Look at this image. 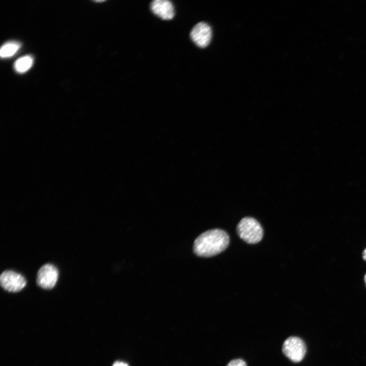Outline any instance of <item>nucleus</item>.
<instances>
[{
  "label": "nucleus",
  "mask_w": 366,
  "mask_h": 366,
  "mask_svg": "<svg viewBox=\"0 0 366 366\" xmlns=\"http://www.w3.org/2000/svg\"><path fill=\"white\" fill-rule=\"evenodd\" d=\"M307 348L304 341L299 337H290L283 343L282 352L291 361L299 362L304 358Z\"/></svg>",
  "instance_id": "obj_3"
},
{
  "label": "nucleus",
  "mask_w": 366,
  "mask_h": 366,
  "mask_svg": "<svg viewBox=\"0 0 366 366\" xmlns=\"http://www.w3.org/2000/svg\"><path fill=\"white\" fill-rule=\"evenodd\" d=\"M212 36L210 26L206 23L200 22L192 28L190 37L193 42L200 48H205L210 43Z\"/></svg>",
  "instance_id": "obj_6"
},
{
  "label": "nucleus",
  "mask_w": 366,
  "mask_h": 366,
  "mask_svg": "<svg viewBox=\"0 0 366 366\" xmlns=\"http://www.w3.org/2000/svg\"><path fill=\"white\" fill-rule=\"evenodd\" d=\"M362 256H363V259L365 260H366V249L364 250V251L363 252Z\"/></svg>",
  "instance_id": "obj_12"
},
{
  "label": "nucleus",
  "mask_w": 366,
  "mask_h": 366,
  "mask_svg": "<svg viewBox=\"0 0 366 366\" xmlns=\"http://www.w3.org/2000/svg\"><path fill=\"white\" fill-rule=\"evenodd\" d=\"M58 277L57 268L52 264H45L39 269L36 282L39 286L43 289H52L55 285Z\"/></svg>",
  "instance_id": "obj_5"
},
{
  "label": "nucleus",
  "mask_w": 366,
  "mask_h": 366,
  "mask_svg": "<svg viewBox=\"0 0 366 366\" xmlns=\"http://www.w3.org/2000/svg\"><path fill=\"white\" fill-rule=\"evenodd\" d=\"M0 283L5 290L11 292L21 291L26 285V281L21 274L13 270H7L0 276Z\"/></svg>",
  "instance_id": "obj_4"
},
{
  "label": "nucleus",
  "mask_w": 366,
  "mask_h": 366,
  "mask_svg": "<svg viewBox=\"0 0 366 366\" xmlns=\"http://www.w3.org/2000/svg\"><path fill=\"white\" fill-rule=\"evenodd\" d=\"M230 238L224 230L219 229L206 231L195 240L194 253L198 256L209 257L224 251L228 246Z\"/></svg>",
  "instance_id": "obj_1"
},
{
  "label": "nucleus",
  "mask_w": 366,
  "mask_h": 366,
  "mask_svg": "<svg viewBox=\"0 0 366 366\" xmlns=\"http://www.w3.org/2000/svg\"><path fill=\"white\" fill-rule=\"evenodd\" d=\"M227 366H247V363L241 359H234L231 360Z\"/></svg>",
  "instance_id": "obj_10"
},
{
  "label": "nucleus",
  "mask_w": 366,
  "mask_h": 366,
  "mask_svg": "<svg viewBox=\"0 0 366 366\" xmlns=\"http://www.w3.org/2000/svg\"><path fill=\"white\" fill-rule=\"evenodd\" d=\"M33 63V58L30 55L22 56L14 63V68L19 73H23L29 70Z\"/></svg>",
  "instance_id": "obj_8"
},
{
  "label": "nucleus",
  "mask_w": 366,
  "mask_h": 366,
  "mask_svg": "<svg viewBox=\"0 0 366 366\" xmlns=\"http://www.w3.org/2000/svg\"><path fill=\"white\" fill-rule=\"evenodd\" d=\"M112 366H128V365L126 363L122 361H116Z\"/></svg>",
  "instance_id": "obj_11"
},
{
  "label": "nucleus",
  "mask_w": 366,
  "mask_h": 366,
  "mask_svg": "<svg viewBox=\"0 0 366 366\" xmlns=\"http://www.w3.org/2000/svg\"><path fill=\"white\" fill-rule=\"evenodd\" d=\"M20 46V44L16 42H10L5 44L1 48V56L8 57L13 55L19 49Z\"/></svg>",
  "instance_id": "obj_9"
},
{
  "label": "nucleus",
  "mask_w": 366,
  "mask_h": 366,
  "mask_svg": "<svg viewBox=\"0 0 366 366\" xmlns=\"http://www.w3.org/2000/svg\"><path fill=\"white\" fill-rule=\"evenodd\" d=\"M236 230L239 237L250 244L258 243L263 235V230L260 223L251 217L242 219L238 224Z\"/></svg>",
  "instance_id": "obj_2"
},
{
  "label": "nucleus",
  "mask_w": 366,
  "mask_h": 366,
  "mask_svg": "<svg viewBox=\"0 0 366 366\" xmlns=\"http://www.w3.org/2000/svg\"><path fill=\"white\" fill-rule=\"evenodd\" d=\"M151 11L163 20H171L174 16L172 3L168 0H154L150 3Z\"/></svg>",
  "instance_id": "obj_7"
},
{
  "label": "nucleus",
  "mask_w": 366,
  "mask_h": 366,
  "mask_svg": "<svg viewBox=\"0 0 366 366\" xmlns=\"http://www.w3.org/2000/svg\"><path fill=\"white\" fill-rule=\"evenodd\" d=\"M364 281H365V284H366V274H365V276H364Z\"/></svg>",
  "instance_id": "obj_13"
}]
</instances>
